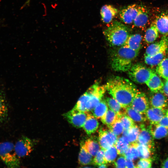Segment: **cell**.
Returning a JSON list of instances; mask_svg holds the SVG:
<instances>
[{
	"instance_id": "cell-12",
	"label": "cell",
	"mask_w": 168,
	"mask_h": 168,
	"mask_svg": "<svg viewBox=\"0 0 168 168\" xmlns=\"http://www.w3.org/2000/svg\"><path fill=\"white\" fill-rule=\"evenodd\" d=\"M166 50H168V35L163 36L159 41L151 43L147 48L144 55L152 56Z\"/></svg>"
},
{
	"instance_id": "cell-31",
	"label": "cell",
	"mask_w": 168,
	"mask_h": 168,
	"mask_svg": "<svg viewBox=\"0 0 168 168\" xmlns=\"http://www.w3.org/2000/svg\"><path fill=\"white\" fill-rule=\"evenodd\" d=\"M8 110L5 96L3 92L0 91V122H2L7 118Z\"/></svg>"
},
{
	"instance_id": "cell-43",
	"label": "cell",
	"mask_w": 168,
	"mask_h": 168,
	"mask_svg": "<svg viewBox=\"0 0 168 168\" xmlns=\"http://www.w3.org/2000/svg\"><path fill=\"white\" fill-rule=\"evenodd\" d=\"M126 159L124 155H121L115 161H114V166L117 168H126Z\"/></svg>"
},
{
	"instance_id": "cell-47",
	"label": "cell",
	"mask_w": 168,
	"mask_h": 168,
	"mask_svg": "<svg viewBox=\"0 0 168 168\" xmlns=\"http://www.w3.org/2000/svg\"><path fill=\"white\" fill-rule=\"evenodd\" d=\"M161 167L162 168H168V157L162 162L161 165Z\"/></svg>"
},
{
	"instance_id": "cell-22",
	"label": "cell",
	"mask_w": 168,
	"mask_h": 168,
	"mask_svg": "<svg viewBox=\"0 0 168 168\" xmlns=\"http://www.w3.org/2000/svg\"><path fill=\"white\" fill-rule=\"evenodd\" d=\"M142 36L139 34L130 35L124 45L133 50L139 51L142 46Z\"/></svg>"
},
{
	"instance_id": "cell-40",
	"label": "cell",
	"mask_w": 168,
	"mask_h": 168,
	"mask_svg": "<svg viewBox=\"0 0 168 168\" xmlns=\"http://www.w3.org/2000/svg\"><path fill=\"white\" fill-rule=\"evenodd\" d=\"M105 151L102 149L99 151L93 159V164L98 167L102 164H107L104 158Z\"/></svg>"
},
{
	"instance_id": "cell-14",
	"label": "cell",
	"mask_w": 168,
	"mask_h": 168,
	"mask_svg": "<svg viewBox=\"0 0 168 168\" xmlns=\"http://www.w3.org/2000/svg\"><path fill=\"white\" fill-rule=\"evenodd\" d=\"M149 20V14L148 9L144 6L139 5L138 12L133 23L134 26L143 29L148 24Z\"/></svg>"
},
{
	"instance_id": "cell-34",
	"label": "cell",
	"mask_w": 168,
	"mask_h": 168,
	"mask_svg": "<svg viewBox=\"0 0 168 168\" xmlns=\"http://www.w3.org/2000/svg\"><path fill=\"white\" fill-rule=\"evenodd\" d=\"M90 96V92L88 89L78 99L73 107L79 111L87 112L86 105Z\"/></svg>"
},
{
	"instance_id": "cell-2",
	"label": "cell",
	"mask_w": 168,
	"mask_h": 168,
	"mask_svg": "<svg viewBox=\"0 0 168 168\" xmlns=\"http://www.w3.org/2000/svg\"><path fill=\"white\" fill-rule=\"evenodd\" d=\"M139 51L123 45L115 50L111 58L112 68L116 71H128L133 61L138 56Z\"/></svg>"
},
{
	"instance_id": "cell-27",
	"label": "cell",
	"mask_w": 168,
	"mask_h": 168,
	"mask_svg": "<svg viewBox=\"0 0 168 168\" xmlns=\"http://www.w3.org/2000/svg\"><path fill=\"white\" fill-rule=\"evenodd\" d=\"M168 52V50L162 51L152 56L144 55V61L148 65L154 66L157 65L165 58Z\"/></svg>"
},
{
	"instance_id": "cell-25",
	"label": "cell",
	"mask_w": 168,
	"mask_h": 168,
	"mask_svg": "<svg viewBox=\"0 0 168 168\" xmlns=\"http://www.w3.org/2000/svg\"><path fill=\"white\" fill-rule=\"evenodd\" d=\"M110 109L116 113L118 116L126 114L125 108L113 97H107L105 100Z\"/></svg>"
},
{
	"instance_id": "cell-28",
	"label": "cell",
	"mask_w": 168,
	"mask_h": 168,
	"mask_svg": "<svg viewBox=\"0 0 168 168\" xmlns=\"http://www.w3.org/2000/svg\"><path fill=\"white\" fill-rule=\"evenodd\" d=\"M126 114L133 121L138 123H143L147 120L146 116L137 111L131 106L125 108Z\"/></svg>"
},
{
	"instance_id": "cell-45",
	"label": "cell",
	"mask_w": 168,
	"mask_h": 168,
	"mask_svg": "<svg viewBox=\"0 0 168 168\" xmlns=\"http://www.w3.org/2000/svg\"><path fill=\"white\" fill-rule=\"evenodd\" d=\"M162 92L168 97V80H165L164 83V85Z\"/></svg>"
},
{
	"instance_id": "cell-3",
	"label": "cell",
	"mask_w": 168,
	"mask_h": 168,
	"mask_svg": "<svg viewBox=\"0 0 168 168\" xmlns=\"http://www.w3.org/2000/svg\"><path fill=\"white\" fill-rule=\"evenodd\" d=\"M103 33L111 45L119 47L124 45L130 35L128 28L117 21H113L104 30Z\"/></svg>"
},
{
	"instance_id": "cell-5",
	"label": "cell",
	"mask_w": 168,
	"mask_h": 168,
	"mask_svg": "<svg viewBox=\"0 0 168 168\" xmlns=\"http://www.w3.org/2000/svg\"><path fill=\"white\" fill-rule=\"evenodd\" d=\"M153 71L141 63L132 65L128 71L130 79L137 83H146L151 76Z\"/></svg>"
},
{
	"instance_id": "cell-19",
	"label": "cell",
	"mask_w": 168,
	"mask_h": 168,
	"mask_svg": "<svg viewBox=\"0 0 168 168\" xmlns=\"http://www.w3.org/2000/svg\"><path fill=\"white\" fill-rule=\"evenodd\" d=\"M145 84L153 93L162 92L164 85L161 78L154 71Z\"/></svg>"
},
{
	"instance_id": "cell-48",
	"label": "cell",
	"mask_w": 168,
	"mask_h": 168,
	"mask_svg": "<svg viewBox=\"0 0 168 168\" xmlns=\"http://www.w3.org/2000/svg\"><path fill=\"white\" fill-rule=\"evenodd\" d=\"M100 168H106L107 167V166L106 164H103L98 166Z\"/></svg>"
},
{
	"instance_id": "cell-36",
	"label": "cell",
	"mask_w": 168,
	"mask_h": 168,
	"mask_svg": "<svg viewBox=\"0 0 168 168\" xmlns=\"http://www.w3.org/2000/svg\"><path fill=\"white\" fill-rule=\"evenodd\" d=\"M118 154L115 145L105 150L104 158L106 163H110L114 161Z\"/></svg>"
},
{
	"instance_id": "cell-42",
	"label": "cell",
	"mask_w": 168,
	"mask_h": 168,
	"mask_svg": "<svg viewBox=\"0 0 168 168\" xmlns=\"http://www.w3.org/2000/svg\"><path fill=\"white\" fill-rule=\"evenodd\" d=\"M152 160L151 158L141 159L137 162L136 167L147 168L152 167Z\"/></svg>"
},
{
	"instance_id": "cell-29",
	"label": "cell",
	"mask_w": 168,
	"mask_h": 168,
	"mask_svg": "<svg viewBox=\"0 0 168 168\" xmlns=\"http://www.w3.org/2000/svg\"><path fill=\"white\" fill-rule=\"evenodd\" d=\"M93 156L86 150L82 142L78 156L79 164L82 165L93 164Z\"/></svg>"
},
{
	"instance_id": "cell-33",
	"label": "cell",
	"mask_w": 168,
	"mask_h": 168,
	"mask_svg": "<svg viewBox=\"0 0 168 168\" xmlns=\"http://www.w3.org/2000/svg\"><path fill=\"white\" fill-rule=\"evenodd\" d=\"M130 144L127 138L122 136L118 138L115 145L118 154L124 155Z\"/></svg>"
},
{
	"instance_id": "cell-24",
	"label": "cell",
	"mask_w": 168,
	"mask_h": 168,
	"mask_svg": "<svg viewBox=\"0 0 168 168\" xmlns=\"http://www.w3.org/2000/svg\"><path fill=\"white\" fill-rule=\"evenodd\" d=\"M82 143L86 150L93 156H95L100 150L98 141L93 139L88 138Z\"/></svg>"
},
{
	"instance_id": "cell-6",
	"label": "cell",
	"mask_w": 168,
	"mask_h": 168,
	"mask_svg": "<svg viewBox=\"0 0 168 168\" xmlns=\"http://www.w3.org/2000/svg\"><path fill=\"white\" fill-rule=\"evenodd\" d=\"M90 96L86 105V111L89 112L94 109L100 102L106 91L105 85H101L96 82L88 88Z\"/></svg>"
},
{
	"instance_id": "cell-23",
	"label": "cell",
	"mask_w": 168,
	"mask_h": 168,
	"mask_svg": "<svg viewBox=\"0 0 168 168\" xmlns=\"http://www.w3.org/2000/svg\"><path fill=\"white\" fill-rule=\"evenodd\" d=\"M159 33V32L154 21L151 23L150 26L145 31L144 36L145 41L148 44L152 43L158 37Z\"/></svg>"
},
{
	"instance_id": "cell-35",
	"label": "cell",
	"mask_w": 168,
	"mask_h": 168,
	"mask_svg": "<svg viewBox=\"0 0 168 168\" xmlns=\"http://www.w3.org/2000/svg\"><path fill=\"white\" fill-rule=\"evenodd\" d=\"M140 131V127L135 124L130 129L127 130L126 137L130 144L137 142Z\"/></svg>"
},
{
	"instance_id": "cell-17",
	"label": "cell",
	"mask_w": 168,
	"mask_h": 168,
	"mask_svg": "<svg viewBox=\"0 0 168 168\" xmlns=\"http://www.w3.org/2000/svg\"><path fill=\"white\" fill-rule=\"evenodd\" d=\"M118 10L112 5L106 4L103 6L100 10L101 20L105 23H110L117 14Z\"/></svg>"
},
{
	"instance_id": "cell-21",
	"label": "cell",
	"mask_w": 168,
	"mask_h": 168,
	"mask_svg": "<svg viewBox=\"0 0 168 168\" xmlns=\"http://www.w3.org/2000/svg\"><path fill=\"white\" fill-rule=\"evenodd\" d=\"M99 124L97 119L93 114L88 112L87 119L82 127L87 134L90 135L95 132Z\"/></svg>"
},
{
	"instance_id": "cell-30",
	"label": "cell",
	"mask_w": 168,
	"mask_h": 168,
	"mask_svg": "<svg viewBox=\"0 0 168 168\" xmlns=\"http://www.w3.org/2000/svg\"><path fill=\"white\" fill-rule=\"evenodd\" d=\"M156 71L160 77L168 80V57L164 58L157 65Z\"/></svg>"
},
{
	"instance_id": "cell-13",
	"label": "cell",
	"mask_w": 168,
	"mask_h": 168,
	"mask_svg": "<svg viewBox=\"0 0 168 168\" xmlns=\"http://www.w3.org/2000/svg\"><path fill=\"white\" fill-rule=\"evenodd\" d=\"M140 133L137 142L148 147L152 151L154 148V143L153 137L147 128H146L143 124L140 125Z\"/></svg>"
},
{
	"instance_id": "cell-9",
	"label": "cell",
	"mask_w": 168,
	"mask_h": 168,
	"mask_svg": "<svg viewBox=\"0 0 168 168\" xmlns=\"http://www.w3.org/2000/svg\"><path fill=\"white\" fill-rule=\"evenodd\" d=\"M33 143L29 138L23 137L15 145V149L17 156L22 157L28 156L33 150Z\"/></svg>"
},
{
	"instance_id": "cell-10",
	"label": "cell",
	"mask_w": 168,
	"mask_h": 168,
	"mask_svg": "<svg viewBox=\"0 0 168 168\" xmlns=\"http://www.w3.org/2000/svg\"><path fill=\"white\" fill-rule=\"evenodd\" d=\"M149 100L146 94L138 91L135 95L131 106L138 112L145 114L149 108Z\"/></svg>"
},
{
	"instance_id": "cell-37",
	"label": "cell",
	"mask_w": 168,
	"mask_h": 168,
	"mask_svg": "<svg viewBox=\"0 0 168 168\" xmlns=\"http://www.w3.org/2000/svg\"><path fill=\"white\" fill-rule=\"evenodd\" d=\"M137 143L136 142L130 144L124 155L126 159L133 161L139 157L138 152L136 147Z\"/></svg>"
},
{
	"instance_id": "cell-44",
	"label": "cell",
	"mask_w": 168,
	"mask_h": 168,
	"mask_svg": "<svg viewBox=\"0 0 168 168\" xmlns=\"http://www.w3.org/2000/svg\"><path fill=\"white\" fill-rule=\"evenodd\" d=\"M158 124L168 128V115L166 114Z\"/></svg>"
},
{
	"instance_id": "cell-7",
	"label": "cell",
	"mask_w": 168,
	"mask_h": 168,
	"mask_svg": "<svg viewBox=\"0 0 168 168\" xmlns=\"http://www.w3.org/2000/svg\"><path fill=\"white\" fill-rule=\"evenodd\" d=\"M87 112L79 111L73 108L63 114V116L72 126L79 128L83 127L87 119Z\"/></svg>"
},
{
	"instance_id": "cell-49",
	"label": "cell",
	"mask_w": 168,
	"mask_h": 168,
	"mask_svg": "<svg viewBox=\"0 0 168 168\" xmlns=\"http://www.w3.org/2000/svg\"><path fill=\"white\" fill-rule=\"evenodd\" d=\"M166 114H167L168 115V109L167 110V111Z\"/></svg>"
},
{
	"instance_id": "cell-46",
	"label": "cell",
	"mask_w": 168,
	"mask_h": 168,
	"mask_svg": "<svg viewBox=\"0 0 168 168\" xmlns=\"http://www.w3.org/2000/svg\"><path fill=\"white\" fill-rule=\"evenodd\" d=\"M126 168H135L134 165L132 160L126 159Z\"/></svg>"
},
{
	"instance_id": "cell-32",
	"label": "cell",
	"mask_w": 168,
	"mask_h": 168,
	"mask_svg": "<svg viewBox=\"0 0 168 168\" xmlns=\"http://www.w3.org/2000/svg\"><path fill=\"white\" fill-rule=\"evenodd\" d=\"M108 109L105 100H101L92 111L93 115L97 119H101Z\"/></svg>"
},
{
	"instance_id": "cell-41",
	"label": "cell",
	"mask_w": 168,
	"mask_h": 168,
	"mask_svg": "<svg viewBox=\"0 0 168 168\" xmlns=\"http://www.w3.org/2000/svg\"><path fill=\"white\" fill-rule=\"evenodd\" d=\"M110 129L117 136H119L122 133L124 128L119 118Z\"/></svg>"
},
{
	"instance_id": "cell-38",
	"label": "cell",
	"mask_w": 168,
	"mask_h": 168,
	"mask_svg": "<svg viewBox=\"0 0 168 168\" xmlns=\"http://www.w3.org/2000/svg\"><path fill=\"white\" fill-rule=\"evenodd\" d=\"M136 147L139 157L141 159L150 158L152 151L148 147L137 142Z\"/></svg>"
},
{
	"instance_id": "cell-4",
	"label": "cell",
	"mask_w": 168,
	"mask_h": 168,
	"mask_svg": "<svg viewBox=\"0 0 168 168\" xmlns=\"http://www.w3.org/2000/svg\"><path fill=\"white\" fill-rule=\"evenodd\" d=\"M15 149V145L10 142L0 143V158L7 167L18 168L20 162Z\"/></svg>"
},
{
	"instance_id": "cell-8",
	"label": "cell",
	"mask_w": 168,
	"mask_h": 168,
	"mask_svg": "<svg viewBox=\"0 0 168 168\" xmlns=\"http://www.w3.org/2000/svg\"><path fill=\"white\" fill-rule=\"evenodd\" d=\"M117 139V136L110 129H99L98 141L101 149L105 150L115 145Z\"/></svg>"
},
{
	"instance_id": "cell-1",
	"label": "cell",
	"mask_w": 168,
	"mask_h": 168,
	"mask_svg": "<svg viewBox=\"0 0 168 168\" xmlns=\"http://www.w3.org/2000/svg\"><path fill=\"white\" fill-rule=\"evenodd\" d=\"M105 86L109 94L125 108L131 106L134 97L139 91L136 86L128 79L118 76L110 79Z\"/></svg>"
},
{
	"instance_id": "cell-16",
	"label": "cell",
	"mask_w": 168,
	"mask_h": 168,
	"mask_svg": "<svg viewBox=\"0 0 168 168\" xmlns=\"http://www.w3.org/2000/svg\"><path fill=\"white\" fill-rule=\"evenodd\" d=\"M154 93L149 100L151 107L166 109L168 106V100L166 95L161 91Z\"/></svg>"
},
{
	"instance_id": "cell-39",
	"label": "cell",
	"mask_w": 168,
	"mask_h": 168,
	"mask_svg": "<svg viewBox=\"0 0 168 168\" xmlns=\"http://www.w3.org/2000/svg\"><path fill=\"white\" fill-rule=\"evenodd\" d=\"M119 117L124 127V129H129L135 124L134 121L126 114H123Z\"/></svg>"
},
{
	"instance_id": "cell-26",
	"label": "cell",
	"mask_w": 168,
	"mask_h": 168,
	"mask_svg": "<svg viewBox=\"0 0 168 168\" xmlns=\"http://www.w3.org/2000/svg\"><path fill=\"white\" fill-rule=\"evenodd\" d=\"M119 118L118 114L110 109H108L105 114L100 119L102 123L110 129Z\"/></svg>"
},
{
	"instance_id": "cell-11",
	"label": "cell",
	"mask_w": 168,
	"mask_h": 168,
	"mask_svg": "<svg viewBox=\"0 0 168 168\" xmlns=\"http://www.w3.org/2000/svg\"><path fill=\"white\" fill-rule=\"evenodd\" d=\"M139 7V5L132 4L123 8L119 13L121 20L125 24L133 23L137 15Z\"/></svg>"
},
{
	"instance_id": "cell-20",
	"label": "cell",
	"mask_w": 168,
	"mask_h": 168,
	"mask_svg": "<svg viewBox=\"0 0 168 168\" xmlns=\"http://www.w3.org/2000/svg\"><path fill=\"white\" fill-rule=\"evenodd\" d=\"M147 128L154 139H161L168 135V128L158 123H150Z\"/></svg>"
},
{
	"instance_id": "cell-18",
	"label": "cell",
	"mask_w": 168,
	"mask_h": 168,
	"mask_svg": "<svg viewBox=\"0 0 168 168\" xmlns=\"http://www.w3.org/2000/svg\"><path fill=\"white\" fill-rule=\"evenodd\" d=\"M154 21L159 33L163 36H168V12H161Z\"/></svg>"
},
{
	"instance_id": "cell-15",
	"label": "cell",
	"mask_w": 168,
	"mask_h": 168,
	"mask_svg": "<svg viewBox=\"0 0 168 168\" xmlns=\"http://www.w3.org/2000/svg\"><path fill=\"white\" fill-rule=\"evenodd\" d=\"M167 111L165 108L151 107L147 109L145 115L150 123H158L166 114Z\"/></svg>"
}]
</instances>
